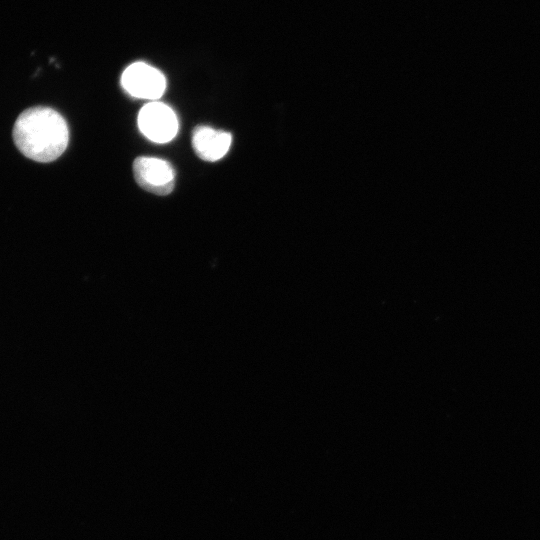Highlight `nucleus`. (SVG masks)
<instances>
[{"mask_svg": "<svg viewBox=\"0 0 540 540\" xmlns=\"http://www.w3.org/2000/svg\"><path fill=\"white\" fill-rule=\"evenodd\" d=\"M13 139L19 151L37 162H51L63 154L69 142L65 119L49 107H32L23 111L13 128Z\"/></svg>", "mask_w": 540, "mask_h": 540, "instance_id": "1", "label": "nucleus"}, {"mask_svg": "<svg viewBox=\"0 0 540 540\" xmlns=\"http://www.w3.org/2000/svg\"><path fill=\"white\" fill-rule=\"evenodd\" d=\"M133 173L138 185L150 193L168 195L174 188V168L164 159L138 157L133 162Z\"/></svg>", "mask_w": 540, "mask_h": 540, "instance_id": "4", "label": "nucleus"}, {"mask_svg": "<svg viewBox=\"0 0 540 540\" xmlns=\"http://www.w3.org/2000/svg\"><path fill=\"white\" fill-rule=\"evenodd\" d=\"M232 142L229 132L198 126L192 132V147L202 160L214 162L228 152Z\"/></svg>", "mask_w": 540, "mask_h": 540, "instance_id": "5", "label": "nucleus"}, {"mask_svg": "<svg viewBox=\"0 0 540 540\" xmlns=\"http://www.w3.org/2000/svg\"><path fill=\"white\" fill-rule=\"evenodd\" d=\"M138 127L141 133L156 143L171 141L178 132V119L171 107L152 101L145 104L138 114Z\"/></svg>", "mask_w": 540, "mask_h": 540, "instance_id": "2", "label": "nucleus"}, {"mask_svg": "<svg viewBox=\"0 0 540 540\" xmlns=\"http://www.w3.org/2000/svg\"><path fill=\"white\" fill-rule=\"evenodd\" d=\"M124 90L135 98L156 100L166 89L165 76L156 68L144 62L129 65L121 76Z\"/></svg>", "mask_w": 540, "mask_h": 540, "instance_id": "3", "label": "nucleus"}]
</instances>
